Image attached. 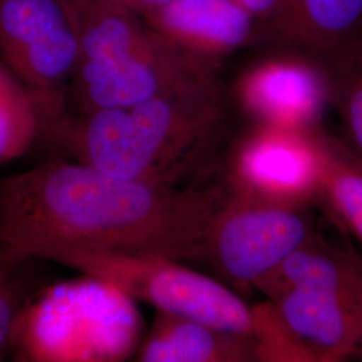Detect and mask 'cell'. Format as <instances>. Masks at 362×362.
I'll return each instance as SVG.
<instances>
[{
    "label": "cell",
    "mask_w": 362,
    "mask_h": 362,
    "mask_svg": "<svg viewBox=\"0 0 362 362\" xmlns=\"http://www.w3.org/2000/svg\"><path fill=\"white\" fill-rule=\"evenodd\" d=\"M226 187L127 180L52 158L0 179V247L30 262L52 245L206 260Z\"/></svg>",
    "instance_id": "6da1fadb"
},
{
    "label": "cell",
    "mask_w": 362,
    "mask_h": 362,
    "mask_svg": "<svg viewBox=\"0 0 362 362\" xmlns=\"http://www.w3.org/2000/svg\"><path fill=\"white\" fill-rule=\"evenodd\" d=\"M221 118L212 74L128 107L43 118L40 136L107 176L177 185L207 152Z\"/></svg>",
    "instance_id": "7a4b0ae2"
},
{
    "label": "cell",
    "mask_w": 362,
    "mask_h": 362,
    "mask_svg": "<svg viewBox=\"0 0 362 362\" xmlns=\"http://www.w3.org/2000/svg\"><path fill=\"white\" fill-rule=\"evenodd\" d=\"M140 325L133 299L85 275L31 293L13 326L10 353L22 361H119Z\"/></svg>",
    "instance_id": "3957f363"
},
{
    "label": "cell",
    "mask_w": 362,
    "mask_h": 362,
    "mask_svg": "<svg viewBox=\"0 0 362 362\" xmlns=\"http://www.w3.org/2000/svg\"><path fill=\"white\" fill-rule=\"evenodd\" d=\"M34 259L52 260L113 286L157 311L251 336L254 313L233 290L173 259L129 251L52 245Z\"/></svg>",
    "instance_id": "277c9868"
},
{
    "label": "cell",
    "mask_w": 362,
    "mask_h": 362,
    "mask_svg": "<svg viewBox=\"0 0 362 362\" xmlns=\"http://www.w3.org/2000/svg\"><path fill=\"white\" fill-rule=\"evenodd\" d=\"M310 206L230 189L208 235L206 260L240 288H255L314 235Z\"/></svg>",
    "instance_id": "5b68a950"
},
{
    "label": "cell",
    "mask_w": 362,
    "mask_h": 362,
    "mask_svg": "<svg viewBox=\"0 0 362 362\" xmlns=\"http://www.w3.org/2000/svg\"><path fill=\"white\" fill-rule=\"evenodd\" d=\"M78 52L67 0H0V59L43 113L58 112V89L73 77Z\"/></svg>",
    "instance_id": "8992f818"
},
{
    "label": "cell",
    "mask_w": 362,
    "mask_h": 362,
    "mask_svg": "<svg viewBox=\"0 0 362 362\" xmlns=\"http://www.w3.org/2000/svg\"><path fill=\"white\" fill-rule=\"evenodd\" d=\"M320 128L258 125L233 155L228 188L287 204L310 206L318 202L322 185Z\"/></svg>",
    "instance_id": "52a82bcc"
},
{
    "label": "cell",
    "mask_w": 362,
    "mask_h": 362,
    "mask_svg": "<svg viewBox=\"0 0 362 362\" xmlns=\"http://www.w3.org/2000/svg\"><path fill=\"white\" fill-rule=\"evenodd\" d=\"M214 69L156 33L146 46L118 59L77 66L76 101L81 113L128 107L212 76Z\"/></svg>",
    "instance_id": "ba28073f"
},
{
    "label": "cell",
    "mask_w": 362,
    "mask_h": 362,
    "mask_svg": "<svg viewBox=\"0 0 362 362\" xmlns=\"http://www.w3.org/2000/svg\"><path fill=\"white\" fill-rule=\"evenodd\" d=\"M332 85L299 58H272L251 67L238 83L239 101L258 125L313 130L321 127Z\"/></svg>",
    "instance_id": "9c48e42d"
},
{
    "label": "cell",
    "mask_w": 362,
    "mask_h": 362,
    "mask_svg": "<svg viewBox=\"0 0 362 362\" xmlns=\"http://www.w3.org/2000/svg\"><path fill=\"white\" fill-rule=\"evenodd\" d=\"M270 300L313 362L356 354L362 339V287L293 288Z\"/></svg>",
    "instance_id": "30bf717a"
},
{
    "label": "cell",
    "mask_w": 362,
    "mask_h": 362,
    "mask_svg": "<svg viewBox=\"0 0 362 362\" xmlns=\"http://www.w3.org/2000/svg\"><path fill=\"white\" fill-rule=\"evenodd\" d=\"M141 18L170 45L211 66L246 46L258 23L235 0H170Z\"/></svg>",
    "instance_id": "8fae6325"
},
{
    "label": "cell",
    "mask_w": 362,
    "mask_h": 362,
    "mask_svg": "<svg viewBox=\"0 0 362 362\" xmlns=\"http://www.w3.org/2000/svg\"><path fill=\"white\" fill-rule=\"evenodd\" d=\"M137 360L143 362L255 361L251 336L236 334L182 315L157 313Z\"/></svg>",
    "instance_id": "7c38bea8"
},
{
    "label": "cell",
    "mask_w": 362,
    "mask_h": 362,
    "mask_svg": "<svg viewBox=\"0 0 362 362\" xmlns=\"http://www.w3.org/2000/svg\"><path fill=\"white\" fill-rule=\"evenodd\" d=\"M67 1L77 33V66L115 61L146 46L156 37L140 15L121 3Z\"/></svg>",
    "instance_id": "4fadbf2b"
},
{
    "label": "cell",
    "mask_w": 362,
    "mask_h": 362,
    "mask_svg": "<svg viewBox=\"0 0 362 362\" xmlns=\"http://www.w3.org/2000/svg\"><path fill=\"white\" fill-rule=\"evenodd\" d=\"M322 155L320 200L337 223L362 245V160L348 145L318 130Z\"/></svg>",
    "instance_id": "5bb4252c"
},
{
    "label": "cell",
    "mask_w": 362,
    "mask_h": 362,
    "mask_svg": "<svg viewBox=\"0 0 362 362\" xmlns=\"http://www.w3.org/2000/svg\"><path fill=\"white\" fill-rule=\"evenodd\" d=\"M361 23L362 0H284L278 31L309 47L332 49Z\"/></svg>",
    "instance_id": "9a60e30c"
},
{
    "label": "cell",
    "mask_w": 362,
    "mask_h": 362,
    "mask_svg": "<svg viewBox=\"0 0 362 362\" xmlns=\"http://www.w3.org/2000/svg\"><path fill=\"white\" fill-rule=\"evenodd\" d=\"M255 361L313 362L309 351L286 325L274 302L267 299L252 306Z\"/></svg>",
    "instance_id": "2e32d148"
},
{
    "label": "cell",
    "mask_w": 362,
    "mask_h": 362,
    "mask_svg": "<svg viewBox=\"0 0 362 362\" xmlns=\"http://www.w3.org/2000/svg\"><path fill=\"white\" fill-rule=\"evenodd\" d=\"M26 264L8 257L0 247V360L10 353L16 318L31 296L25 275Z\"/></svg>",
    "instance_id": "e0dca14e"
},
{
    "label": "cell",
    "mask_w": 362,
    "mask_h": 362,
    "mask_svg": "<svg viewBox=\"0 0 362 362\" xmlns=\"http://www.w3.org/2000/svg\"><path fill=\"white\" fill-rule=\"evenodd\" d=\"M337 97L353 152L362 160V52L350 61L338 82Z\"/></svg>",
    "instance_id": "ac0fdd59"
},
{
    "label": "cell",
    "mask_w": 362,
    "mask_h": 362,
    "mask_svg": "<svg viewBox=\"0 0 362 362\" xmlns=\"http://www.w3.org/2000/svg\"><path fill=\"white\" fill-rule=\"evenodd\" d=\"M251 13L257 22H269L279 30L284 15V0H235Z\"/></svg>",
    "instance_id": "d6986e66"
},
{
    "label": "cell",
    "mask_w": 362,
    "mask_h": 362,
    "mask_svg": "<svg viewBox=\"0 0 362 362\" xmlns=\"http://www.w3.org/2000/svg\"><path fill=\"white\" fill-rule=\"evenodd\" d=\"M25 86L16 79L8 67L0 59V105L11 98L13 94L22 90Z\"/></svg>",
    "instance_id": "ffe728a7"
},
{
    "label": "cell",
    "mask_w": 362,
    "mask_h": 362,
    "mask_svg": "<svg viewBox=\"0 0 362 362\" xmlns=\"http://www.w3.org/2000/svg\"><path fill=\"white\" fill-rule=\"evenodd\" d=\"M170 0H122V4L129 8L130 11H133L140 16H143L144 13L155 10L157 7L168 3Z\"/></svg>",
    "instance_id": "44dd1931"
},
{
    "label": "cell",
    "mask_w": 362,
    "mask_h": 362,
    "mask_svg": "<svg viewBox=\"0 0 362 362\" xmlns=\"http://www.w3.org/2000/svg\"><path fill=\"white\" fill-rule=\"evenodd\" d=\"M83 1H91V3H121L122 0H83Z\"/></svg>",
    "instance_id": "7402d4cb"
},
{
    "label": "cell",
    "mask_w": 362,
    "mask_h": 362,
    "mask_svg": "<svg viewBox=\"0 0 362 362\" xmlns=\"http://www.w3.org/2000/svg\"><path fill=\"white\" fill-rule=\"evenodd\" d=\"M356 356H358V357H361L362 358V339L361 344H360V346H358V349L356 351Z\"/></svg>",
    "instance_id": "603a6c76"
}]
</instances>
